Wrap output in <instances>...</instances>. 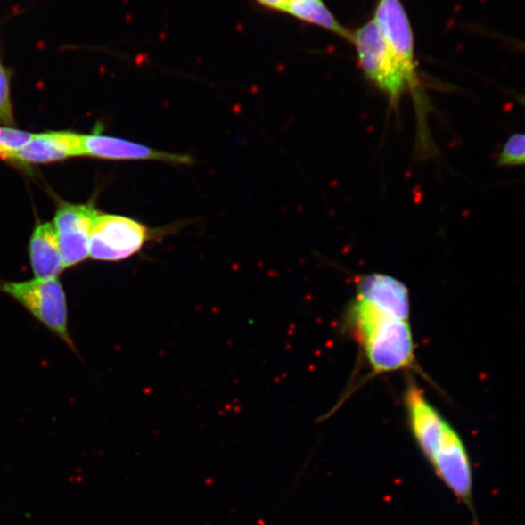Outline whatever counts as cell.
<instances>
[{"label":"cell","instance_id":"1","mask_svg":"<svg viewBox=\"0 0 525 525\" xmlns=\"http://www.w3.org/2000/svg\"><path fill=\"white\" fill-rule=\"evenodd\" d=\"M405 405L414 440L437 478L447 483L463 475L471 460L462 438L414 381L406 390Z\"/></svg>","mask_w":525,"mask_h":525},{"label":"cell","instance_id":"2","mask_svg":"<svg viewBox=\"0 0 525 525\" xmlns=\"http://www.w3.org/2000/svg\"><path fill=\"white\" fill-rule=\"evenodd\" d=\"M350 324L374 373L412 368L414 347L409 320H402L359 298Z\"/></svg>","mask_w":525,"mask_h":525},{"label":"cell","instance_id":"3","mask_svg":"<svg viewBox=\"0 0 525 525\" xmlns=\"http://www.w3.org/2000/svg\"><path fill=\"white\" fill-rule=\"evenodd\" d=\"M352 42L367 80L388 96L391 106L398 107L404 94L409 92V86L376 20L360 28Z\"/></svg>","mask_w":525,"mask_h":525},{"label":"cell","instance_id":"4","mask_svg":"<svg viewBox=\"0 0 525 525\" xmlns=\"http://www.w3.org/2000/svg\"><path fill=\"white\" fill-rule=\"evenodd\" d=\"M0 291L13 298L42 324L73 349L68 327V303L66 293L58 278L17 283H4Z\"/></svg>","mask_w":525,"mask_h":525},{"label":"cell","instance_id":"5","mask_svg":"<svg viewBox=\"0 0 525 525\" xmlns=\"http://www.w3.org/2000/svg\"><path fill=\"white\" fill-rule=\"evenodd\" d=\"M149 230L134 219L113 214H99L91 233L92 259L117 262L130 258L144 248Z\"/></svg>","mask_w":525,"mask_h":525},{"label":"cell","instance_id":"6","mask_svg":"<svg viewBox=\"0 0 525 525\" xmlns=\"http://www.w3.org/2000/svg\"><path fill=\"white\" fill-rule=\"evenodd\" d=\"M374 20L398 61L408 83L409 92L414 94L416 104L421 103L422 109V98L414 62L413 32L400 0H381Z\"/></svg>","mask_w":525,"mask_h":525},{"label":"cell","instance_id":"7","mask_svg":"<svg viewBox=\"0 0 525 525\" xmlns=\"http://www.w3.org/2000/svg\"><path fill=\"white\" fill-rule=\"evenodd\" d=\"M92 205L63 203L55 217V229L64 269L88 258L94 222L99 216Z\"/></svg>","mask_w":525,"mask_h":525},{"label":"cell","instance_id":"8","mask_svg":"<svg viewBox=\"0 0 525 525\" xmlns=\"http://www.w3.org/2000/svg\"><path fill=\"white\" fill-rule=\"evenodd\" d=\"M84 155L105 160H152L170 164H190L187 155L159 152L126 139L107 136L99 133L83 135Z\"/></svg>","mask_w":525,"mask_h":525},{"label":"cell","instance_id":"9","mask_svg":"<svg viewBox=\"0 0 525 525\" xmlns=\"http://www.w3.org/2000/svg\"><path fill=\"white\" fill-rule=\"evenodd\" d=\"M83 155V135L71 132H50L35 135L25 146L8 159L24 163L45 164Z\"/></svg>","mask_w":525,"mask_h":525},{"label":"cell","instance_id":"10","mask_svg":"<svg viewBox=\"0 0 525 525\" xmlns=\"http://www.w3.org/2000/svg\"><path fill=\"white\" fill-rule=\"evenodd\" d=\"M395 317L409 320L410 295L406 286L382 274L363 276L358 283V297Z\"/></svg>","mask_w":525,"mask_h":525},{"label":"cell","instance_id":"11","mask_svg":"<svg viewBox=\"0 0 525 525\" xmlns=\"http://www.w3.org/2000/svg\"><path fill=\"white\" fill-rule=\"evenodd\" d=\"M29 258L36 278H56L63 271L58 235L53 224L37 225L29 242Z\"/></svg>","mask_w":525,"mask_h":525},{"label":"cell","instance_id":"12","mask_svg":"<svg viewBox=\"0 0 525 525\" xmlns=\"http://www.w3.org/2000/svg\"><path fill=\"white\" fill-rule=\"evenodd\" d=\"M284 12L352 41L353 35L339 23L321 0H288Z\"/></svg>","mask_w":525,"mask_h":525},{"label":"cell","instance_id":"13","mask_svg":"<svg viewBox=\"0 0 525 525\" xmlns=\"http://www.w3.org/2000/svg\"><path fill=\"white\" fill-rule=\"evenodd\" d=\"M34 135L14 128L0 127V157L8 159L17 150L25 146Z\"/></svg>","mask_w":525,"mask_h":525},{"label":"cell","instance_id":"14","mask_svg":"<svg viewBox=\"0 0 525 525\" xmlns=\"http://www.w3.org/2000/svg\"><path fill=\"white\" fill-rule=\"evenodd\" d=\"M500 166L525 165V135H513L503 147L498 158Z\"/></svg>","mask_w":525,"mask_h":525},{"label":"cell","instance_id":"15","mask_svg":"<svg viewBox=\"0 0 525 525\" xmlns=\"http://www.w3.org/2000/svg\"><path fill=\"white\" fill-rule=\"evenodd\" d=\"M0 122L13 125V110L10 99V82L7 70L0 66Z\"/></svg>","mask_w":525,"mask_h":525},{"label":"cell","instance_id":"16","mask_svg":"<svg viewBox=\"0 0 525 525\" xmlns=\"http://www.w3.org/2000/svg\"><path fill=\"white\" fill-rule=\"evenodd\" d=\"M255 2L265 8L284 12L288 0H255Z\"/></svg>","mask_w":525,"mask_h":525},{"label":"cell","instance_id":"17","mask_svg":"<svg viewBox=\"0 0 525 525\" xmlns=\"http://www.w3.org/2000/svg\"><path fill=\"white\" fill-rule=\"evenodd\" d=\"M517 45L520 46L521 49L522 48L525 50V43L518 42Z\"/></svg>","mask_w":525,"mask_h":525}]
</instances>
